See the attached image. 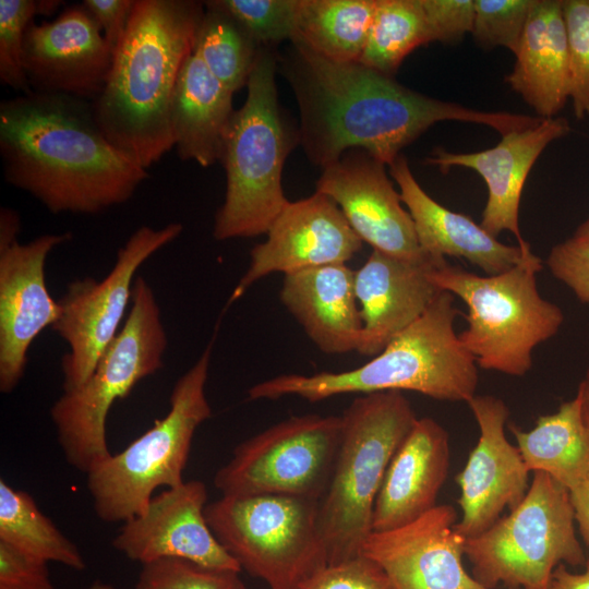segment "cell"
I'll use <instances>...</instances> for the list:
<instances>
[{
	"label": "cell",
	"mask_w": 589,
	"mask_h": 589,
	"mask_svg": "<svg viewBox=\"0 0 589 589\" xmlns=\"http://www.w3.org/2000/svg\"><path fill=\"white\" fill-rule=\"evenodd\" d=\"M277 68L274 49L261 47L245 101L226 131L220 157L226 194L213 227L218 241L266 235L290 202L283 190V168L300 135L280 107Z\"/></svg>",
	"instance_id": "5"
},
{
	"label": "cell",
	"mask_w": 589,
	"mask_h": 589,
	"mask_svg": "<svg viewBox=\"0 0 589 589\" xmlns=\"http://www.w3.org/2000/svg\"><path fill=\"white\" fill-rule=\"evenodd\" d=\"M280 301L313 344L326 354L357 351L362 318L354 271L332 264L285 275Z\"/></svg>",
	"instance_id": "25"
},
{
	"label": "cell",
	"mask_w": 589,
	"mask_h": 589,
	"mask_svg": "<svg viewBox=\"0 0 589 589\" xmlns=\"http://www.w3.org/2000/svg\"><path fill=\"white\" fill-rule=\"evenodd\" d=\"M318 503L273 494L221 496L207 503L204 515L241 570L271 589H297L327 565Z\"/></svg>",
	"instance_id": "11"
},
{
	"label": "cell",
	"mask_w": 589,
	"mask_h": 589,
	"mask_svg": "<svg viewBox=\"0 0 589 589\" xmlns=\"http://www.w3.org/2000/svg\"><path fill=\"white\" fill-rule=\"evenodd\" d=\"M0 542L44 562L86 568L75 543L37 506L33 496L0 480Z\"/></svg>",
	"instance_id": "30"
},
{
	"label": "cell",
	"mask_w": 589,
	"mask_h": 589,
	"mask_svg": "<svg viewBox=\"0 0 589 589\" xmlns=\"http://www.w3.org/2000/svg\"><path fill=\"white\" fill-rule=\"evenodd\" d=\"M514 55L506 83L539 118L555 117L570 99L572 89L562 0H536Z\"/></svg>",
	"instance_id": "26"
},
{
	"label": "cell",
	"mask_w": 589,
	"mask_h": 589,
	"mask_svg": "<svg viewBox=\"0 0 589 589\" xmlns=\"http://www.w3.org/2000/svg\"><path fill=\"white\" fill-rule=\"evenodd\" d=\"M341 416L309 413L283 420L240 443L217 470L221 496L286 495L320 502L341 440Z\"/></svg>",
	"instance_id": "12"
},
{
	"label": "cell",
	"mask_w": 589,
	"mask_h": 589,
	"mask_svg": "<svg viewBox=\"0 0 589 589\" xmlns=\"http://www.w3.org/2000/svg\"><path fill=\"white\" fill-rule=\"evenodd\" d=\"M376 4L377 0H301L293 37L327 59L359 61Z\"/></svg>",
	"instance_id": "29"
},
{
	"label": "cell",
	"mask_w": 589,
	"mask_h": 589,
	"mask_svg": "<svg viewBox=\"0 0 589 589\" xmlns=\"http://www.w3.org/2000/svg\"><path fill=\"white\" fill-rule=\"evenodd\" d=\"M266 235V241L251 250L250 264L228 305L273 273L288 275L324 265L346 264L362 247V240L337 204L317 191L289 202Z\"/></svg>",
	"instance_id": "16"
},
{
	"label": "cell",
	"mask_w": 589,
	"mask_h": 589,
	"mask_svg": "<svg viewBox=\"0 0 589 589\" xmlns=\"http://www.w3.org/2000/svg\"><path fill=\"white\" fill-rule=\"evenodd\" d=\"M233 16L260 47L274 49L297 31L301 0H211Z\"/></svg>",
	"instance_id": "33"
},
{
	"label": "cell",
	"mask_w": 589,
	"mask_h": 589,
	"mask_svg": "<svg viewBox=\"0 0 589 589\" xmlns=\"http://www.w3.org/2000/svg\"><path fill=\"white\" fill-rule=\"evenodd\" d=\"M457 513L440 504L400 527L372 531L360 555L374 562L394 589H488L464 566L466 538Z\"/></svg>",
	"instance_id": "18"
},
{
	"label": "cell",
	"mask_w": 589,
	"mask_h": 589,
	"mask_svg": "<svg viewBox=\"0 0 589 589\" xmlns=\"http://www.w3.org/2000/svg\"><path fill=\"white\" fill-rule=\"evenodd\" d=\"M19 214L0 211V392L9 394L22 380L27 351L35 338L61 315L59 300L47 288L45 264L52 249L70 232L47 233L27 243L17 241Z\"/></svg>",
	"instance_id": "14"
},
{
	"label": "cell",
	"mask_w": 589,
	"mask_h": 589,
	"mask_svg": "<svg viewBox=\"0 0 589 589\" xmlns=\"http://www.w3.org/2000/svg\"><path fill=\"white\" fill-rule=\"evenodd\" d=\"M385 166L363 149H349L322 169L315 191L337 204L354 233L374 251L421 261L430 255L420 248L412 218Z\"/></svg>",
	"instance_id": "17"
},
{
	"label": "cell",
	"mask_w": 589,
	"mask_h": 589,
	"mask_svg": "<svg viewBox=\"0 0 589 589\" xmlns=\"http://www.w3.org/2000/svg\"><path fill=\"white\" fill-rule=\"evenodd\" d=\"M47 564L0 542V589H53Z\"/></svg>",
	"instance_id": "41"
},
{
	"label": "cell",
	"mask_w": 589,
	"mask_h": 589,
	"mask_svg": "<svg viewBox=\"0 0 589 589\" xmlns=\"http://www.w3.org/2000/svg\"><path fill=\"white\" fill-rule=\"evenodd\" d=\"M509 430L531 472H544L568 491L589 476V431L577 396L538 417L531 430L513 424Z\"/></svg>",
	"instance_id": "28"
},
{
	"label": "cell",
	"mask_w": 589,
	"mask_h": 589,
	"mask_svg": "<svg viewBox=\"0 0 589 589\" xmlns=\"http://www.w3.org/2000/svg\"><path fill=\"white\" fill-rule=\"evenodd\" d=\"M0 155L5 181L52 214L105 212L148 177L107 139L92 101L59 93L0 103Z\"/></svg>",
	"instance_id": "2"
},
{
	"label": "cell",
	"mask_w": 589,
	"mask_h": 589,
	"mask_svg": "<svg viewBox=\"0 0 589 589\" xmlns=\"http://www.w3.org/2000/svg\"><path fill=\"white\" fill-rule=\"evenodd\" d=\"M431 41L456 43L471 33L473 0H421Z\"/></svg>",
	"instance_id": "40"
},
{
	"label": "cell",
	"mask_w": 589,
	"mask_h": 589,
	"mask_svg": "<svg viewBox=\"0 0 589 589\" xmlns=\"http://www.w3.org/2000/svg\"><path fill=\"white\" fill-rule=\"evenodd\" d=\"M542 261L532 252L496 275H478L449 263L431 272L432 283L467 306V327L458 334L478 368L524 376L534 348L551 339L564 322L562 309L537 287Z\"/></svg>",
	"instance_id": "7"
},
{
	"label": "cell",
	"mask_w": 589,
	"mask_h": 589,
	"mask_svg": "<svg viewBox=\"0 0 589 589\" xmlns=\"http://www.w3.org/2000/svg\"><path fill=\"white\" fill-rule=\"evenodd\" d=\"M389 173L399 188L422 251L436 257L465 259L485 275H496L517 265L529 248L508 245L488 233L469 216L450 211L433 200L413 177L405 156L390 165Z\"/></svg>",
	"instance_id": "24"
},
{
	"label": "cell",
	"mask_w": 589,
	"mask_h": 589,
	"mask_svg": "<svg viewBox=\"0 0 589 589\" xmlns=\"http://www.w3.org/2000/svg\"><path fill=\"white\" fill-rule=\"evenodd\" d=\"M447 263L445 257L432 255L406 261L373 250L354 271V291L362 318L357 352L377 356L414 323L441 290L432 283L431 272Z\"/></svg>",
	"instance_id": "22"
},
{
	"label": "cell",
	"mask_w": 589,
	"mask_h": 589,
	"mask_svg": "<svg viewBox=\"0 0 589 589\" xmlns=\"http://www.w3.org/2000/svg\"><path fill=\"white\" fill-rule=\"evenodd\" d=\"M548 589H589V558L581 573L570 572L564 564L558 565Z\"/></svg>",
	"instance_id": "44"
},
{
	"label": "cell",
	"mask_w": 589,
	"mask_h": 589,
	"mask_svg": "<svg viewBox=\"0 0 589 589\" xmlns=\"http://www.w3.org/2000/svg\"><path fill=\"white\" fill-rule=\"evenodd\" d=\"M204 7L193 51L235 94L247 86L261 47L233 16L208 1Z\"/></svg>",
	"instance_id": "31"
},
{
	"label": "cell",
	"mask_w": 589,
	"mask_h": 589,
	"mask_svg": "<svg viewBox=\"0 0 589 589\" xmlns=\"http://www.w3.org/2000/svg\"><path fill=\"white\" fill-rule=\"evenodd\" d=\"M575 522L589 548V476L569 491Z\"/></svg>",
	"instance_id": "43"
},
{
	"label": "cell",
	"mask_w": 589,
	"mask_h": 589,
	"mask_svg": "<svg viewBox=\"0 0 589 589\" xmlns=\"http://www.w3.org/2000/svg\"><path fill=\"white\" fill-rule=\"evenodd\" d=\"M277 56L300 112V143L322 169L352 148L390 165L430 127L454 120L488 125L506 134L539 118L483 111L431 98L360 61L327 59L293 37Z\"/></svg>",
	"instance_id": "1"
},
{
	"label": "cell",
	"mask_w": 589,
	"mask_h": 589,
	"mask_svg": "<svg viewBox=\"0 0 589 589\" xmlns=\"http://www.w3.org/2000/svg\"><path fill=\"white\" fill-rule=\"evenodd\" d=\"M131 303L123 326L89 377L79 387L63 390L50 409L67 462L85 474L111 455L106 421L113 402L164 366L168 339L160 309L141 276L134 280Z\"/></svg>",
	"instance_id": "8"
},
{
	"label": "cell",
	"mask_w": 589,
	"mask_h": 589,
	"mask_svg": "<svg viewBox=\"0 0 589 589\" xmlns=\"http://www.w3.org/2000/svg\"><path fill=\"white\" fill-rule=\"evenodd\" d=\"M113 50L81 4L67 7L53 21L26 29L23 64L32 91L93 101L103 91Z\"/></svg>",
	"instance_id": "19"
},
{
	"label": "cell",
	"mask_w": 589,
	"mask_h": 589,
	"mask_svg": "<svg viewBox=\"0 0 589 589\" xmlns=\"http://www.w3.org/2000/svg\"><path fill=\"white\" fill-rule=\"evenodd\" d=\"M38 14V1L0 0V81L22 94L32 92L24 64L25 33Z\"/></svg>",
	"instance_id": "35"
},
{
	"label": "cell",
	"mask_w": 589,
	"mask_h": 589,
	"mask_svg": "<svg viewBox=\"0 0 589 589\" xmlns=\"http://www.w3.org/2000/svg\"><path fill=\"white\" fill-rule=\"evenodd\" d=\"M297 589H394L388 577L363 555L328 564Z\"/></svg>",
	"instance_id": "38"
},
{
	"label": "cell",
	"mask_w": 589,
	"mask_h": 589,
	"mask_svg": "<svg viewBox=\"0 0 589 589\" xmlns=\"http://www.w3.org/2000/svg\"><path fill=\"white\" fill-rule=\"evenodd\" d=\"M214 341L212 338L196 362L177 380L166 416L86 474L93 508L103 521L124 522L139 516L156 489L175 488L184 481L194 433L212 417L205 387Z\"/></svg>",
	"instance_id": "9"
},
{
	"label": "cell",
	"mask_w": 589,
	"mask_h": 589,
	"mask_svg": "<svg viewBox=\"0 0 589 589\" xmlns=\"http://www.w3.org/2000/svg\"><path fill=\"white\" fill-rule=\"evenodd\" d=\"M134 0H84L82 4L99 25L106 41L115 52L122 40Z\"/></svg>",
	"instance_id": "42"
},
{
	"label": "cell",
	"mask_w": 589,
	"mask_h": 589,
	"mask_svg": "<svg viewBox=\"0 0 589 589\" xmlns=\"http://www.w3.org/2000/svg\"><path fill=\"white\" fill-rule=\"evenodd\" d=\"M479 438L457 474L461 518L456 530L466 539L490 528L505 508L517 507L529 490V473L520 450L505 434L509 409L503 399L476 395L468 402Z\"/></svg>",
	"instance_id": "15"
},
{
	"label": "cell",
	"mask_w": 589,
	"mask_h": 589,
	"mask_svg": "<svg viewBox=\"0 0 589 589\" xmlns=\"http://www.w3.org/2000/svg\"><path fill=\"white\" fill-rule=\"evenodd\" d=\"M472 35L484 48H518L536 0H473Z\"/></svg>",
	"instance_id": "36"
},
{
	"label": "cell",
	"mask_w": 589,
	"mask_h": 589,
	"mask_svg": "<svg viewBox=\"0 0 589 589\" xmlns=\"http://www.w3.org/2000/svg\"><path fill=\"white\" fill-rule=\"evenodd\" d=\"M61 3V1L56 0H40L38 1V14L50 15Z\"/></svg>",
	"instance_id": "46"
},
{
	"label": "cell",
	"mask_w": 589,
	"mask_h": 589,
	"mask_svg": "<svg viewBox=\"0 0 589 589\" xmlns=\"http://www.w3.org/2000/svg\"><path fill=\"white\" fill-rule=\"evenodd\" d=\"M563 117L542 119L536 125L502 135L496 146L474 153H452L435 148L426 164L447 172L453 167L474 170L484 180L488 200L480 226L497 238L503 231L513 233L522 249L529 248L519 229V205L527 177L538 157L553 141L569 132Z\"/></svg>",
	"instance_id": "21"
},
{
	"label": "cell",
	"mask_w": 589,
	"mask_h": 589,
	"mask_svg": "<svg viewBox=\"0 0 589 589\" xmlns=\"http://www.w3.org/2000/svg\"><path fill=\"white\" fill-rule=\"evenodd\" d=\"M207 497V488L200 480L166 489L153 496L144 513L123 522L112 539L113 548L141 564L175 557L241 572L206 522Z\"/></svg>",
	"instance_id": "20"
},
{
	"label": "cell",
	"mask_w": 589,
	"mask_h": 589,
	"mask_svg": "<svg viewBox=\"0 0 589 589\" xmlns=\"http://www.w3.org/2000/svg\"><path fill=\"white\" fill-rule=\"evenodd\" d=\"M566 28L572 89L570 100L578 119L589 117V0H562Z\"/></svg>",
	"instance_id": "37"
},
{
	"label": "cell",
	"mask_w": 589,
	"mask_h": 589,
	"mask_svg": "<svg viewBox=\"0 0 589 589\" xmlns=\"http://www.w3.org/2000/svg\"><path fill=\"white\" fill-rule=\"evenodd\" d=\"M576 396L580 401L582 421L589 431V366L579 383Z\"/></svg>",
	"instance_id": "45"
},
{
	"label": "cell",
	"mask_w": 589,
	"mask_h": 589,
	"mask_svg": "<svg viewBox=\"0 0 589 589\" xmlns=\"http://www.w3.org/2000/svg\"><path fill=\"white\" fill-rule=\"evenodd\" d=\"M459 310L454 296L440 290L425 312L363 365L311 375L281 374L248 390L250 400L298 396L310 402L337 395L416 392L441 401L468 402L479 383L476 359L455 330Z\"/></svg>",
	"instance_id": "4"
},
{
	"label": "cell",
	"mask_w": 589,
	"mask_h": 589,
	"mask_svg": "<svg viewBox=\"0 0 589 589\" xmlns=\"http://www.w3.org/2000/svg\"><path fill=\"white\" fill-rule=\"evenodd\" d=\"M85 589H117L116 587H113L112 585L110 584H107V582H103V581H95L93 584H91L88 587H86Z\"/></svg>",
	"instance_id": "48"
},
{
	"label": "cell",
	"mask_w": 589,
	"mask_h": 589,
	"mask_svg": "<svg viewBox=\"0 0 589 589\" xmlns=\"http://www.w3.org/2000/svg\"><path fill=\"white\" fill-rule=\"evenodd\" d=\"M204 10L193 0H134L105 86L92 101L107 139L146 170L173 148L171 99Z\"/></svg>",
	"instance_id": "3"
},
{
	"label": "cell",
	"mask_w": 589,
	"mask_h": 589,
	"mask_svg": "<svg viewBox=\"0 0 589 589\" xmlns=\"http://www.w3.org/2000/svg\"><path fill=\"white\" fill-rule=\"evenodd\" d=\"M232 99L233 93L193 51L180 71L171 99L173 148L180 159L193 160L201 167L220 161L235 112Z\"/></svg>",
	"instance_id": "27"
},
{
	"label": "cell",
	"mask_w": 589,
	"mask_h": 589,
	"mask_svg": "<svg viewBox=\"0 0 589 589\" xmlns=\"http://www.w3.org/2000/svg\"><path fill=\"white\" fill-rule=\"evenodd\" d=\"M417 419L397 390L365 394L344 410L339 448L317 512L327 565L360 555L373 531L374 504L389 462Z\"/></svg>",
	"instance_id": "6"
},
{
	"label": "cell",
	"mask_w": 589,
	"mask_h": 589,
	"mask_svg": "<svg viewBox=\"0 0 589 589\" xmlns=\"http://www.w3.org/2000/svg\"><path fill=\"white\" fill-rule=\"evenodd\" d=\"M180 223L137 228L118 250L110 272L99 281L85 277L68 285L59 299L61 315L51 329L68 345L61 359L63 390L82 385L119 333L135 273L144 262L182 232Z\"/></svg>",
	"instance_id": "13"
},
{
	"label": "cell",
	"mask_w": 589,
	"mask_h": 589,
	"mask_svg": "<svg viewBox=\"0 0 589 589\" xmlns=\"http://www.w3.org/2000/svg\"><path fill=\"white\" fill-rule=\"evenodd\" d=\"M551 274L575 297L589 304V241L569 238L554 245L546 259Z\"/></svg>",
	"instance_id": "39"
},
{
	"label": "cell",
	"mask_w": 589,
	"mask_h": 589,
	"mask_svg": "<svg viewBox=\"0 0 589 589\" xmlns=\"http://www.w3.org/2000/svg\"><path fill=\"white\" fill-rule=\"evenodd\" d=\"M239 574L183 558H159L142 564L134 589H247Z\"/></svg>",
	"instance_id": "34"
},
{
	"label": "cell",
	"mask_w": 589,
	"mask_h": 589,
	"mask_svg": "<svg viewBox=\"0 0 589 589\" xmlns=\"http://www.w3.org/2000/svg\"><path fill=\"white\" fill-rule=\"evenodd\" d=\"M421 0H377L360 62L393 76L416 48L429 44Z\"/></svg>",
	"instance_id": "32"
},
{
	"label": "cell",
	"mask_w": 589,
	"mask_h": 589,
	"mask_svg": "<svg viewBox=\"0 0 589 589\" xmlns=\"http://www.w3.org/2000/svg\"><path fill=\"white\" fill-rule=\"evenodd\" d=\"M449 459L446 429L432 418H418L385 473L374 504L373 531L409 524L435 507Z\"/></svg>",
	"instance_id": "23"
},
{
	"label": "cell",
	"mask_w": 589,
	"mask_h": 589,
	"mask_svg": "<svg viewBox=\"0 0 589 589\" xmlns=\"http://www.w3.org/2000/svg\"><path fill=\"white\" fill-rule=\"evenodd\" d=\"M472 577L488 589H548L555 568L585 565L569 491L533 472L521 503L477 537L466 540Z\"/></svg>",
	"instance_id": "10"
},
{
	"label": "cell",
	"mask_w": 589,
	"mask_h": 589,
	"mask_svg": "<svg viewBox=\"0 0 589 589\" xmlns=\"http://www.w3.org/2000/svg\"><path fill=\"white\" fill-rule=\"evenodd\" d=\"M573 238L589 241V217L577 227Z\"/></svg>",
	"instance_id": "47"
}]
</instances>
